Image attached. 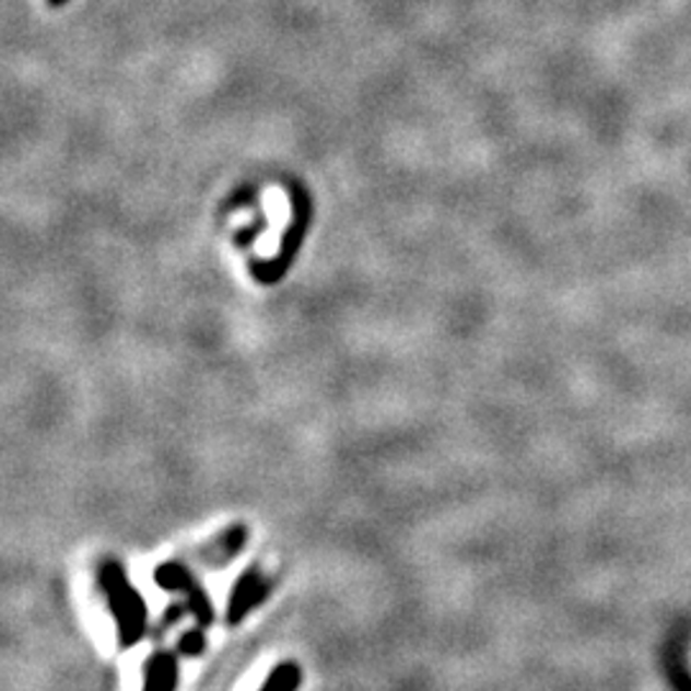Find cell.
Segmentation results:
<instances>
[{"mask_svg":"<svg viewBox=\"0 0 691 691\" xmlns=\"http://www.w3.org/2000/svg\"><path fill=\"white\" fill-rule=\"evenodd\" d=\"M246 540H249V530H246V525H234V528L225 530L223 536L213 540L208 548H202L200 551L202 566H208V569L225 566V563L234 561L236 555L244 551Z\"/></svg>","mask_w":691,"mask_h":691,"instance_id":"obj_3","label":"cell"},{"mask_svg":"<svg viewBox=\"0 0 691 691\" xmlns=\"http://www.w3.org/2000/svg\"><path fill=\"white\" fill-rule=\"evenodd\" d=\"M67 3H70V0H47L49 9H62V5H67Z\"/></svg>","mask_w":691,"mask_h":691,"instance_id":"obj_6","label":"cell"},{"mask_svg":"<svg viewBox=\"0 0 691 691\" xmlns=\"http://www.w3.org/2000/svg\"><path fill=\"white\" fill-rule=\"evenodd\" d=\"M177 681V664L169 656H156L149 668V689L147 691H172Z\"/></svg>","mask_w":691,"mask_h":691,"instance_id":"obj_5","label":"cell"},{"mask_svg":"<svg viewBox=\"0 0 691 691\" xmlns=\"http://www.w3.org/2000/svg\"><path fill=\"white\" fill-rule=\"evenodd\" d=\"M300 681H303V671H300V666L292 664V660H284V664L277 666L274 671L267 676L265 687H261L259 691H297Z\"/></svg>","mask_w":691,"mask_h":691,"instance_id":"obj_4","label":"cell"},{"mask_svg":"<svg viewBox=\"0 0 691 691\" xmlns=\"http://www.w3.org/2000/svg\"><path fill=\"white\" fill-rule=\"evenodd\" d=\"M156 579L162 582V587L183 592L187 597V605H190V610L195 612V618L200 620V625H210V622H213V607L208 602V595L200 589V584L192 579V574L185 566H179V563H167V566L156 571Z\"/></svg>","mask_w":691,"mask_h":691,"instance_id":"obj_1","label":"cell"},{"mask_svg":"<svg viewBox=\"0 0 691 691\" xmlns=\"http://www.w3.org/2000/svg\"><path fill=\"white\" fill-rule=\"evenodd\" d=\"M269 589H272V582L261 574L259 569L244 571L242 579L236 582V589L231 592L229 599V622L231 625H238L246 614H249L254 607H259L265 602Z\"/></svg>","mask_w":691,"mask_h":691,"instance_id":"obj_2","label":"cell"}]
</instances>
